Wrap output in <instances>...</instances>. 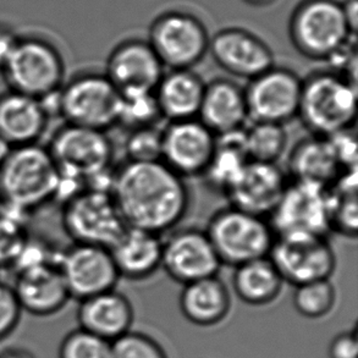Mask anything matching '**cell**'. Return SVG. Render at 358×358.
<instances>
[{"mask_svg": "<svg viewBox=\"0 0 358 358\" xmlns=\"http://www.w3.org/2000/svg\"><path fill=\"white\" fill-rule=\"evenodd\" d=\"M124 142L126 162H157L162 159V129L158 126L127 131Z\"/></svg>", "mask_w": 358, "mask_h": 358, "instance_id": "36", "label": "cell"}, {"mask_svg": "<svg viewBox=\"0 0 358 358\" xmlns=\"http://www.w3.org/2000/svg\"><path fill=\"white\" fill-rule=\"evenodd\" d=\"M29 241L24 219L0 209V269H14Z\"/></svg>", "mask_w": 358, "mask_h": 358, "instance_id": "34", "label": "cell"}, {"mask_svg": "<svg viewBox=\"0 0 358 358\" xmlns=\"http://www.w3.org/2000/svg\"><path fill=\"white\" fill-rule=\"evenodd\" d=\"M330 358H358L356 333H345L335 338L329 345Z\"/></svg>", "mask_w": 358, "mask_h": 358, "instance_id": "40", "label": "cell"}, {"mask_svg": "<svg viewBox=\"0 0 358 358\" xmlns=\"http://www.w3.org/2000/svg\"><path fill=\"white\" fill-rule=\"evenodd\" d=\"M48 124L43 101L11 90L0 94V136L11 147L38 145Z\"/></svg>", "mask_w": 358, "mask_h": 358, "instance_id": "21", "label": "cell"}, {"mask_svg": "<svg viewBox=\"0 0 358 358\" xmlns=\"http://www.w3.org/2000/svg\"><path fill=\"white\" fill-rule=\"evenodd\" d=\"M204 230L222 264L233 268L269 257L276 238L268 219L230 204L215 212Z\"/></svg>", "mask_w": 358, "mask_h": 358, "instance_id": "7", "label": "cell"}, {"mask_svg": "<svg viewBox=\"0 0 358 358\" xmlns=\"http://www.w3.org/2000/svg\"><path fill=\"white\" fill-rule=\"evenodd\" d=\"M217 147V136L199 119L170 121L162 129V162L185 180L202 176Z\"/></svg>", "mask_w": 358, "mask_h": 358, "instance_id": "16", "label": "cell"}, {"mask_svg": "<svg viewBox=\"0 0 358 358\" xmlns=\"http://www.w3.org/2000/svg\"><path fill=\"white\" fill-rule=\"evenodd\" d=\"M59 358H112V343L80 328L63 340Z\"/></svg>", "mask_w": 358, "mask_h": 358, "instance_id": "35", "label": "cell"}, {"mask_svg": "<svg viewBox=\"0 0 358 358\" xmlns=\"http://www.w3.org/2000/svg\"><path fill=\"white\" fill-rule=\"evenodd\" d=\"M297 117L312 135L352 130L357 117V85L331 69L302 78Z\"/></svg>", "mask_w": 358, "mask_h": 358, "instance_id": "4", "label": "cell"}, {"mask_svg": "<svg viewBox=\"0 0 358 358\" xmlns=\"http://www.w3.org/2000/svg\"><path fill=\"white\" fill-rule=\"evenodd\" d=\"M112 358H168L155 340L129 331L112 343Z\"/></svg>", "mask_w": 358, "mask_h": 358, "instance_id": "37", "label": "cell"}, {"mask_svg": "<svg viewBox=\"0 0 358 358\" xmlns=\"http://www.w3.org/2000/svg\"><path fill=\"white\" fill-rule=\"evenodd\" d=\"M328 138L343 169H357V143L354 129L328 136Z\"/></svg>", "mask_w": 358, "mask_h": 358, "instance_id": "39", "label": "cell"}, {"mask_svg": "<svg viewBox=\"0 0 358 358\" xmlns=\"http://www.w3.org/2000/svg\"><path fill=\"white\" fill-rule=\"evenodd\" d=\"M358 0H348L345 4H343L344 8L345 16L349 22L350 29L351 31L356 34L357 32V20H358Z\"/></svg>", "mask_w": 358, "mask_h": 358, "instance_id": "42", "label": "cell"}, {"mask_svg": "<svg viewBox=\"0 0 358 358\" xmlns=\"http://www.w3.org/2000/svg\"><path fill=\"white\" fill-rule=\"evenodd\" d=\"M19 36L8 24H0V71L13 53Z\"/></svg>", "mask_w": 358, "mask_h": 358, "instance_id": "41", "label": "cell"}, {"mask_svg": "<svg viewBox=\"0 0 358 358\" xmlns=\"http://www.w3.org/2000/svg\"><path fill=\"white\" fill-rule=\"evenodd\" d=\"M271 261L284 282L299 286L330 279L336 268V255L324 236H279L271 247Z\"/></svg>", "mask_w": 358, "mask_h": 358, "instance_id": "12", "label": "cell"}, {"mask_svg": "<svg viewBox=\"0 0 358 358\" xmlns=\"http://www.w3.org/2000/svg\"><path fill=\"white\" fill-rule=\"evenodd\" d=\"M268 220L276 238L294 235L328 238L331 233L328 189L289 180Z\"/></svg>", "mask_w": 358, "mask_h": 358, "instance_id": "11", "label": "cell"}, {"mask_svg": "<svg viewBox=\"0 0 358 358\" xmlns=\"http://www.w3.org/2000/svg\"><path fill=\"white\" fill-rule=\"evenodd\" d=\"M163 236L157 234L126 228L109 251L120 278L145 280L162 266Z\"/></svg>", "mask_w": 358, "mask_h": 358, "instance_id": "23", "label": "cell"}, {"mask_svg": "<svg viewBox=\"0 0 358 358\" xmlns=\"http://www.w3.org/2000/svg\"><path fill=\"white\" fill-rule=\"evenodd\" d=\"M80 328L108 341H115L130 331L134 310L125 295L114 290L80 301Z\"/></svg>", "mask_w": 358, "mask_h": 358, "instance_id": "24", "label": "cell"}, {"mask_svg": "<svg viewBox=\"0 0 358 358\" xmlns=\"http://www.w3.org/2000/svg\"><path fill=\"white\" fill-rule=\"evenodd\" d=\"M197 119L215 136L245 129L248 120L245 87L231 78L206 83Z\"/></svg>", "mask_w": 358, "mask_h": 358, "instance_id": "22", "label": "cell"}, {"mask_svg": "<svg viewBox=\"0 0 358 358\" xmlns=\"http://www.w3.org/2000/svg\"><path fill=\"white\" fill-rule=\"evenodd\" d=\"M302 78L287 68L271 66L245 87L248 119L286 125L299 114Z\"/></svg>", "mask_w": 358, "mask_h": 358, "instance_id": "13", "label": "cell"}, {"mask_svg": "<svg viewBox=\"0 0 358 358\" xmlns=\"http://www.w3.org/2000/svg\"><path fill=\"white\" fill-rule=\"evenodd\" d=\"M245 3L252 6H266L273 3L274 0H243Z\"/></svg>", "mask_w": 358, "mask_h": 358, "instance_id": "45", "label": "cell"}, {"mask_svg": "<svg viewBox=\"0 0 358 358\" xmlns=\"http://www.w3.org/2000/svg\"><path fill=\"white\" fill-rule=\"evenodd\" d=\"M121 93L104 73H78L55 96V112L65 124L104 131L117 126Z\"/></svg>", "mask_w": 358, "mask_h": 358, "instance_id": "8", "label": "cell"}, {"mask_svg": "<svg viewBox=\"0 0 358 358\" xmlns=\"http://www.w3.org/2000/svg\"><path fill=\"white\" fill-rule=\"evenodd\" d=\"M289 36L296 50L315 62H329L356 42L343 4L336 0H303L291 15Z\"/></svg>", "mask_w": 358, "mask_h": 358, "instance_id": "6", "label": "cell"}, {"mask_svg": "<svg viewBox=\"0 0 358 358\" xmlns=\"http://www.w3.org/2000/svg\"><path fill=\"white\" fill-rule=\"evenodd\" d=\"M47 150L62 179L110 194L114 145L107 132L65 124Z\"/></svg>", "mask_w": 358, "mask_h": 358, "instance_id": "3", "label": "cell"}, {"mask_svg": "<svg viewBox=\"0 0 358 358\" xmlns=\"http://www.w3.org/2000/svg\"><path fill=\"white\" fill-rule=\"evenodd\" d=\"M208 53L225 73L247 81L275 65L271 47L256 34L238 27L220 29L210 37Z\"/></svg>", "mask_w": 358, "mask_h": 358, "instance_id": "18", "label": "cell"}, {"mask_svg": "<svg viewBox=\"0 0 358 358\" xmlns=\"http://www.w3.org/2000/svg\"><path fill=\"white\" fill-rule=\"evenodd\" d=\"M13 150H14V147H11V145L0 136V166L3 165L6 158L9 157Z\"/></svg>", "mask_w": 358, "mask_h": 358, "instance_id": "44", "label": "cell"}, {"mask_svg": "<svg viewBox=\"0 0 358 358\" xmlns=\"http://www.w3.org/2000/svg\"><path fill=\"white\" fill-rule=\"evenodd\" d=\"M60 180L47 147H16L0 166L1 210L24 218L57 199Z\"/></svg>", "mask_w": 358, "mask_h": 358, "instance_id": "2", "label": "cell"}, {"mask_svg": "<svg viewBox=\"0 0 358 358\" xmlns=\"http://www.w3.org/2000/svg\"><path fill=\"white\" fill-rule=\"evenodd\" d=\"M243 145L248 160L278 164L287 148L285 125L252 121L243 130Z\"/></svg>", "mask_w": 358, "mask_h": 358, "instance_id": "31", "label": "cell"}, {"mask_svg": "<svg viewBox=\"0 0 358 358\" xmlns=\"http://www.w3.org/2000/svg\"><path fill=\"white\" fill-rule=\"evenodd\" d=\"M164 73V65L148 41L137 38L117 44L108 57L104 71L121 94L155 92Z\"/></svg>", "mask_w": 358, "mask_h": 358, "instance_id": "19", "label": "cell"}, {"mask_svg": "<svg viewBox=\"0 0 358 358\" xmlns=\"http://www.w3.org/2000/svg\"><path fill=\"white\" fill-rule=\"evenodd\" d=\"M222 266L206 230L176 228L163 238L160 268L181 285L217 276Z\"/></svg>", "mask_w": 358, "mask_h": 358, "instance_id": "14", "label": "cell"}, {"mask_svg": "<svg viewBox=\"0 0 358 358\" xmlns=\"http://www.w3.org/2000/svg\"><path fill=\"white\" fill-rule=\"evenodd\" d=\"M14 290L21 310L45 317L58 313L71 299L58 266V257L15 268Z\"/></svg>", "mask_w": 358, "mask_h": 358, "instance_id": "17", "label": "cell"}, {"mask_svg": "<svg viewBox=\"0 0 358 358\" xmlns=\"http://www.w3.org/2000/svg\"><path fill=\"white\" fill-rule=\"evenodd\" d=\"M58 266L70 297L78 301L114 290L120 279L106 247L73 243L59 252Z\"/></svg>", "mask_w": 358, "mask_h": 358, "instance_id": "15", "label": "cell"}, {"mask_svg": "<svg viewBox=\"0 0 358 358\" xmlns=\"http://www.w3.org/2000/svg\"><path fill=\"white\" fill-rule=\"evenodd\" d=\"M182 286L180 310L191 323L210 327L218 324L228 315L231 306L230 294L218 275Z\"/></svg>", "mask_w": 358, "mask_h": 358, "instance_id": "27", "label": "cell"}, {"mask_svg": "<svg viewBox=\"0 0 358 358\" xmlns=\"http://www.w3.org/2000/svg\"><path fill=\"white\" fill-rule=\"evenodd\" d=\"M8 90L48 102L66 81L63 54L49 39L20 34L14 50L0 71Z\"/></svg>", "mask_w": 358, "mask_h": 358, "instance_id": "5", "label": "cell"}, {"mask_svg": "<svg viewBox=\"0 0 358 358\" xmlns=\"http://www.w3.org/2000/svg\"><path fill=\"white\" fill-rule=\"evenodd\" d=\"M284 280L269 257L236 266L233 276L235 294L245 303L264 306L275 300Z\"/></svg>", "mask_w": 358, "mask_h": 358, "instance_id": "28", "label": "cell"}, {"mask_svg": "<svg viewBox=\"0 0 358 358\" xmlns=\"http://www.w3.org/2000/svg\"><path fill=\"white\" fill-rule=\"evenodd\" d=\"M287 182L289 178L279 165L248 160L225 196L230 206L268 219Z\"/></svg>", "mask_w": 358, "mask_h": 358, "instance_id": "20", "label": "cell"}, {"mask_svg": "<svg viewBox=\"0 0 358 358\" xmlns=\"http://www.w3.org/2000/svg\"><path fill=\"white\" fill-rule=\"evenodd\" d=\"M336 301V291L330 279L296 286L294 306L306 318L317 320L328 315Z\"/></svg>", "mask_w": 358, "mask_h": 358, "instance_id": "33", "label": "cell"}, {"mask_svg": "<svg viewBox=\"0 0 358 358\" xmlns=\"http://www.w3.org/2000/svg\"><path fill=\"white\" fill-rule=\"evenodd\" d=\"M243 130L217 136V147L202 178L210 189L227 194L248 158L243 145Z\"/></svg>", "mask_w": 358, "mask_h": 358, "instance_id": "29", "label": "cell"}, {"mask_svg": "<svg viewBox=\"0 0 358 358\" xmlns=\"http://www.w3.org/2000/svg\"><path fill=\"white\" fill-rule=\"evenodd\" d=\"M330 230L345 238H356L358 229L357 169L346 170L328 189Z\"/></svg>", "mask_w": 358, "mask_h": 358, "instance_id": "30", "label": "cell"}, {"mask_svg": "<svg viewBox=\"0 0 358 358\" xmlns=\"http://www.w3.org/2000/svg\"><path fill=\"white\" fill-rule=\"evenodd\" d=\"M62 222L73 243L106 248H110L127 228L110 194L96 189H81L66 199Z\"/></svg>", "mask_w": 358, "mask_h": 358, "instance_id": "9", "label": "cell"}, {"mask_svg": "<svg viewBox=\"0 0 358 358\" xmlns=\"http://www.w3.org/2000/svg\"><path fill=\"white\" fill-rule=\"evenodd\" d=\"M110 196L127 228L163 236L189 212L186 180L162 162H125L113 173Z\"/></svg>", "mask_w": 358, "mask_h": 358, "instance_id": "1", "label": "cell"}, {"mask_svg": "<svg viewBox=\"0 0 358 358\" xmlns=\"http://www.w3.org/2000/svg\"><path fill=\"white\" fill-rule=\"evenodd\" d=\"M344 171L324 136L312 135L299 141L289 155V180L329 189Z\"/></svg>", "mask_w": 358, "mask_h": 358, "instance_id": "25", "label": "cell"}, {"mask_svg": "<svg viewBox=\"0 0 358 358\" xmlns=\"http://www.w3.org/2000/svg\"><path fill=\"white\" fill-rule=\"evenodd\" d=\"M148 43L165 69H194L208 54L207 27L194 15L168 11L150 24Z\"/></svg>", "mask_w": 358, "mask_h": 358, "instance_id": "10", "label": "cell"}, {"mask_svg": "<svg viewBox=\"0 0 358 358\" xmlns=\"http://www.w3.org/2000/svg\"><path fill=\"white\" fill-rule=\"evenodd\" d=\"M0 358H37L24 348H9L0 352Z\"/></svg>", "mask_w": 358, "mask_h": 358, "instance_id": "43", "label": "cell"}, {"mask_svg": "<svg viewBox=\"0 0 358 358\" xmlns=\"http://www.w3.org/2000/svg\"><path fill=\"white\" fill-rule=\"evenodd\" d=\"M155 92L126 93L121 94L117 125L127 131L150 126H158L162 120Z\"/></svg>", "mask_w": 358, "mask_h": 358, "instance_id": "32", "label": "cell"}, {"mask_svg": "<svg viewBox=\"0 0 358 358\" xmlns=\"http://www.w3.org/2000/svg\"><path fill=\"white\" fill-rule=\"evenodd\" d=\"M22 310L13 287L0 282V340L8 338L19 324Z\"/></svg>", "mask_w": 358, "mask_h": 358, "instance_id": "38", "label": "cell"}, {"mask_svg": "<svg viewBox=\"0 0 358 358\" xmlns=\"http://www.w3.org/2000/svg\"><path fill=\"white\" fill-rule=\"evenodd\" d=\"M206 83L194 69L165 71L155 90L162 117L168 122L197 119Z\"/></svg>", "mask_w": 358, "mask_h": 358, "instance_id": "26", "label": "cell"}]
</instances>
